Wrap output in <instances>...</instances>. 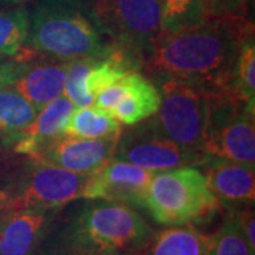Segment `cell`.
Returning <instances> with one entry per match:
<instances>
[{"label": "cell", "mask_w": 255, "mask_h": 255, "mask_svg": "<svg viewBox=\"0 0 255 255\" xmlns=\"http://www.w3.org/2000/svg\"><path fill=\"white\" fill-rule=\"evenodd\" d=\"M20 64L17 63H3L0 64V88L6 87V85H11L16 77H17V71Z\"/></svg>", "instance_id": "obj_26"}, {"label": "cell", "mask_w": 255, "mask_h": 255, "mask_svg": "<svg viewBox=\"0 0 255 255\" xmlns=\"http://www.w3.org/2000/svg\"><path fill=\"white\" fill-rule=\"evenodd\" d=\"M142 255H210V236L194 226L167 227L155 233Z\"/></svg>", "instance_id": "obj_17"}, {"label": "cell", "mask_w": 255, "mask_h": 255, "mask_svg": "<svg viewBox=\"0 0 255 255\" xmlns=\"http://www.w3.org/2000/svg\"><path fill=\"white\" fill-rule=\"evenodd\" d=\"M153 176V172L112 157L90 173L84 199L117 201L143 209L146 191Z\"/></svg>", "instance_id": "obj_9"}, {"label": "cell", "mask_w": 255, "mask_h": 255, "mask_svg": "<svg viewBox=\"0 0 255 255\" xmlns=\"http://www.w3.org/2000/svg\"><path fill=\"white\" fill-rule=\"evenodd\" d=\"M122 130L121 122L111 114L91 105L74 110L64 128V135L85 139H104L121 136Z\"/></svg>", "instance_id": "obj_18"}, {"label": "cell", "mask_w": 255, "mask_h": 255, "mask_svg": "<svg viewBox=\"0 0 255 255\" xmlns=\"http://www.w3.org/2000/svg\"><path fill=\"white\" fill-rule=\"evenodd\" d=\"M160 107V91L137 71L125 75V91L111 115L121 124L133 127L152 118Z\"/></svg>", "instance_id": "obj_16"}, {"label": "cell", "mask_w": 255, "mask_h": 255, "mask_svg": "<svg viewBox=\"0 0 255 255\" xmlns=\"http://www.w3.org/2000/svg\"><path fill=\"white\" fill-rule=\"evenodd\" d=\"M61 209L18 207L0 213V255H34Z\"/></svg>", "instance_id": "obj_10"}, {"label": "cell", "mask_w": 255, "mask_h": 255, "mask_svg": "<svg viewBox=\"0 0 255 255\" xmlns=\"http://www.w3.org/2000/svg\"><path fill=\"white\" fill-rule=\"evenodd\" d=\"M155 236L133 207L91 200L55 236L47 234L34 255L139 254Z\"/></svg>", "instance_id": "obj_2"}, {"label": "cell", "mask_w": 255, "mask_h": 255, "mask_svg": "<svg viewBox=\"0 0 255 255\" xmlns=\"http://www.w3.org/2000/svg\"><path fill=\"white\" fill-rule=\"evenodd\" d=\"M119 136L85 139L63 135L44 149L36 160L75 173H90L114 157Z\"/></svg>", "instance_id": "obj_12"}, {"label": "cell", "mask_w": 255, "mask_h": 255, "mask_svg": "<svg viewBox=\"0 0 255 255\" xmlns=\"http://www.w3.org/2000/svg\"><path fill=\"white\" fill-rule=\"evenodd\" d=\"M114 255H142V254L139 253V254H114Z\"/></svg>", "instance_id": "obj_28"}, {"label": "cell", "mask_w": 255, "mask_h": 255, "mask_svg": "<svg viewBox=\"0 0 255 255\" xmlns=\"http://www.w3.org/2000/svg\"><path fill=\"white\" fill-rule=\"evenodd\" d=\"M27 43V51L43 53L64 63L108 53L91 18L61 0L37 7L30 20Z\"/></svg>", "instance_id": "obj_3"}, {"label": "cell", "mask_w": 255, "mask_h": 255, "mask_svg": "<svg viewBox=\"0 0 255 255\" xmlns=\"http://www.w3.org/2000/svg\"><path fill=\"white\" fill-rule=\"evenodd\" d=\"M236 220H237L238 226L241 228L244 237H246L248 246L251 248V251L255 253V217L254 209L253 207H247V209L237 210V211H231Z\"/></svg>", "instance_id": "obj_25"}, {"label": "cell", "mask_w": 255, "mask_h": 255, "mask_svg": "<svg viewBox=\"0 0 255 255\" xmlns=\"http://www.w3.org/2000/svg\"><path fill=\"white\" fill-rule=\"evenodd\" d=\"M74 112V104L60 95L37 112L34 121L16 136L14 150L36 159L44 149L64 135V128Z\"/></svg>", "instance_id": "obj_14"}, {"label": "cell", "mask_w": 255, "mask_h": 255, "mask_svg": "<svg viewBox=\"0 0 255 255\" xmlns=\"http://www.w3.org/2000/svg\"><path fill=\"white\" fill-rule=\"evenodd\" d=\"M210 255H255L231 211L217 233L210 236Z\"/></svg>", "instance_id": "obj_23"}, {"label": "cell", "mask_w": 255, "mask_h": 255, "mask_svg": "<svg viewBox=\"0 0 255 255\" xmlns=\"http://www.w3.org/2000/svg\"><path fill=\"white\" fill-rule=\"evenodd\" d=\"M37 111L11 85L0 88V135H14L27 128Z\"/></svg>", "instance_id": "obj_20"}, {"label": "cell", "mask_w": 255, "mask_h": 255, "mask_svg": "<svg viewBox=\"0 0 255 255\" xmlns=\"http://www.w3.org/2000/svg\"><path fill=\"white\" fill-rule=\"evenodd\" d=\"M255 110L231 95H210V110L203 139L209 159L254 166Z\"/></svg>", "instance_id": "obj_5"}, {"label": "cell", "mask_w": 255, "mask_h": 255, "mask_svg": "<svg viewBox=\"0 0 255 255\" xmlns=\"http://www.w3.org/2000/svg\"><path fill=\"white\" fill-rule=\"evenodd\" d=\"M204 166L207 184L220 206L226 207L228 211L254 206V166L223 159H209Z\"/></svg>", "instance_id": "obj_13"}, {"label": "cell", "mask_w": 255, "mask_h": 255, "mask_svg": "<svg viewBox=\"0 0 255 255\" xmlns=\"http://www.w3.org/2000/svg\"><path fill=\"white\" fill-rule=\"evenodd\" d=\"M11 200H13V196L10 193L4 190H0V213L9 206Z\"/></svg>", "instance_id": "obj_27"}, {"label": "cell", "mask_w": 255, "mask_h": 255, "mask_svg": "<svg viewBox=\"0 0 255 255\" xmlns=\"http://www.w3.org/2000/svg\"><path fill=\"white\" fill-rule=\"evenodd\" d=\"M254 34L248 18L210 16L197 26L163 33L147 55V70L196 85L210 95H233L238 50Z\"/></svg>", "instance_id": "obj_1"}, {"label": "cell", "mask_w": 255, "mask_h": 255, "mask_svg": "<svg viewBox=\"0 0 255 255\" xmlns=\"http://www.w3.org/2000/svg\"><path fill=\"white\" fill-rule=\"evenodd\" d=\"M219 207L204 173L191 166L155 173L143 203L150 217L164 227L193 226L214 216Z\"/></svg>", "instance_id": "obj_4"}, {"label": "cell", "mask_w": 255, "mask_h": 255, "mask_svg": "<svg viewBox=\"0 0 255 255\" xmlns=\"http://www.w3.org/2000/svg\"><path fill=\"white\" fill-rule=\"evenodd\" d=\"M160 6L162 34L197 26L210 17L209 0H160Z\"/></svg>", "instance_id": "obj_19"}, {"label": "cell", "mask_w": 255, "mask_h": 255, "mask_svg": "<svg viewBox=\"0 0 255 255\" xmlns=\"http://www.w3.org/2000/svg\"><path fill=\"white\" fill-rule=\"evenodd\" d=\"M209 110L210 94L204 90L179 80L164 78L160 88V107L149 124L176 143L204 153L203 139Z\"/></svg>", "instance_id": "obj_6"}, {"label": "cell", "mask_w": 255, "mask_h": 255, "mask_svg": "<svg viewBox=\"0 0 255 255\" xmlns=\"http://www.w3.org/2000/svg\"><path fill=\"white\" fill-rule=\"evenodd\" d=\"M30 17L24 9L0 11V58L18 57L27 44Z\"/></svg>", "instance_id": "obj_21"}, {"label": "cell", "mask_w": 255, "mask_h": 255, "mask_svg": "<svg viewBox=\"0 0 255 255\" xmlns=\"http://www.w3.org/2000/svg\"><path fill=\"white\" fill-rule=\"evenodd\" d=\"M250 0H209L210 16L247 18Z\"/></svg>", "instance_id": "obj_24"}, {"label": "cell", "mask_w": 255, "mask_h": 255, "mask_svg": "<svg viewBox=\"0 0 255 255\" xmlns=\"http://www.w3.org/2000/svg\"><path fill=\"white\" fill-rule=\"evenodd\" d=\"M90 173H75L38 163L24 189L13 197V204L18 207L63 209L71 201L84 199Z\"/></svg>", "instance_id": "obj_11"}, {"label": "cell", "mask_w": 255, "mask_h": 255, "mask_svg": "<svg viewBox=\"0 0 255 255\" xmlns=\"http://www.w3.org/2000/svg\"><path fill=\"white\" fill-rule=\"evenodd\" d=\"M160 0H95L92 21L128 54L152 50L162 34Z\"/></svg>", "instance_id": "obj_7"}, {"label": "cell", "mask_w": 255, "mask_h": 255, "mask_svg": "<svg viewBox=\"0 0 255 255\" xmlns=\"http://www.w3.org/2000/svg\"><path fill=\"white\" fill-rule=\"evenodd\" d=\"M233 95L255 110V43L247 37L238 50L233 71Z\"/></svg>", "instance_id": "obj_22"}, {"label": "cell", "mask_w": 255, "mask_h": 255, "mask_svg": "<svg viewBox=\"0 0 255 255\" xmlns=\"http://www.w3.org/2000/svg\"><path fill=\"white\" fill-rule=\"evenodd\" d=\"M67 67L68 63L34 64L33 67L20 64L11 87L38 112L50 101L64 94Z\"/></svg>", "instance_id": "obj_15"}, {"label": "cell", "mask_w": 255, "mask_h": 255, "mask_svg": "<svg viewBox=\"0 0 255 255\" xmlns=\"http://www.w3.org/2000/svg\"><path fill=\"white\" fill-rule=\"evenodd\" d=\"M114 159L136 164L149 172L159 173L184 166H204L209 157L170 140L149 124L139 122L136 128L122 130Z\"/></svg>", "instance_id": "obj_8"}]
</instances>
